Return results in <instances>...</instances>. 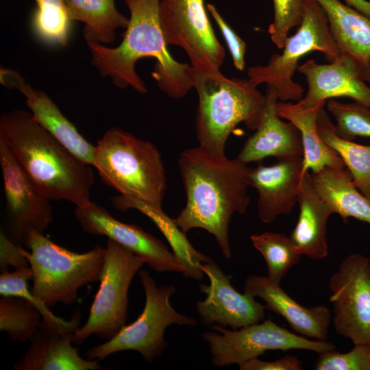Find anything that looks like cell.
<instances>
[{
	"instance_id": "6da1fadb",
	"label": "cell",
	"mask_w": 370,
	"mask_h": 370,
	"mask_svg": "<svg viewBox=\"0 0 370 370\" xmlns=\"http://www.w3.org/2000/svg\"><path fill=\"white\" fill-rule=\"evenodd\" d=\"M238 158L213 155L201 147L183 151L178 159L186 204L173 219L186 233L201 228L212 234L223 256H232L229 225L235 212L245 214L250 199V167Z\"/></svg>"
},
{
	"instance_id": "7a4b0ae2",
	"label": "cell",
	"mask_w": 370,
	"mask_h": 370,
	"mask_svg": "<svg viewBox=\"0 0 370 370\" xmlns=\"http://www.w3.org/2000/svg\"><path fill=\"white\" fill-rule=\"evenodd\" d=\"M160 2L125 0L130 17L121 43L116 47L97 42L87 45L91 64L101 76L110 77L116 87H131L145 93L147 88L135 66L140 59L153 58L156 63L151 76L158 86L169 97L180 99L193 88L188 76L190 65L176 61L167 49L160 22Z\"/></svg>"
},
{
	"instance_id": "3957f363",
	"label": "cell",
	"mask_w": 370,
	"mask_h": 370,
	"mask_svg": "<svg viewBox=\"0 0 370 370\" xmlns=\"http://www.w3.org/2000/svg\"><path fill=\"white\" fill-rule=\"evenodd\" d=\"M0 138L44 197L68 201L76 207L91 203L90 190L95 182L92 166L50 134L31 112L21 109L3 112Z\"/></svg>"
},
{
	"instance_id": "277c9868",
	"label": "cell",
	"mask_w": 370,
	"mask_h": 370,
	"mask_svg": "<svg viewBox=\"0 0 370 370\" xmlns=\"http://www.w3.org/2000/svg\"><path fill=\"white\" fill-rule=\"evenodd\" d=\"M198 95L195 128L199 146L215 156L225 155V143L237 125L256 130L266 97L249 79L228 78L219 69L188 68Z\"/></svg>"
},
{
	"instance_id": "5b68a950",
	"label": "cell",
	"mask_w": 370,
	"mask_h": 370,
	"mask_svg": "<svg viewBox=\"0 0 370 370\" xmlns=\"http://www.w3.org/2000/svg\"><path fill=\"white\" fill-rule=\"evenodd\" d=\"M93 166L101 180L120 195L162 208L166 173L160 151L152 143L110 128L95 145Z\"/></svg>"
},
{
	"instance_id": "8992f818",
	"label": "cell",
	"mask_w": 370,
	"mask_h": 370,
	"mask_svg": "<svg viewBox=\"0 0 370 370\" xmlns=\"http://www.w3.org/2000/svg\"><path fill=\"white\" fill-rule=\"evenodd\" d=\"M23 249L33 273L32 294L47 307L71 305L84 285L98 282L103 269L106 247L95 246L82 254L56 244L44 234L31 232Z\"/></svg>"
},
{
	"instance_id": "52a82bcc",
	"label": "cell",
	"mask_w": 370,
	"mask_h": 370,
	"mask_svg": "<svg viewBox=\"0 0 370 370\" xmlns=\"http://www.w3.org/2000/svg\"><path fill=\"white\" fill-rule=\"evenodd\" d=\"M304 1L303 21L297 32L287 38L282 53L273 54L266 65L247 69L248 79L254 85L265 84L275 90L280 101H296L303 98V86L293 80L301 58L312 51H320L332 62L342 55L323 8L316 0Z\"/></svg>"
},
{
	"instance_id": "ba28073f",
	"label": "cell",
	"mask_w": 370,
	"mask_h": 370,
	"mask_svg": "<svg viewBox=\"0 0 370 370\" xmlns=\"http://www.w3.org/2000/svg\"><path fill=\"white\" fill-rule=\"evenodd\" d=\"M138 276L145 294L143 312L135 321L124 325L111 339L84 352L86 359L103 360L116 352L134 350L145 361L151 362L168 347L164 334L169 325L197 324L196 319L179 313L171 305V295L176 291L174 285L158 286L146 270L140 269Z\"/></svg>"
},
{
	"instance_id": "9c48e42d",
	"label": "cell",
	"mask_w": 370,
	"mask_h": 370,
	"mask_svg": "<svg viewBox=\"0 0 370 370\" xmlns=\"http://www.w3.org/2000/svg\"><path fill=\"white\" fill-rule=\"evenodd\" d=\"M106 256L86 323L74 332L73 343L82 344L92 334L107 341L125 325L130 283L145 262L118 243L108 239Z\"/></svg>"
},
{
	"instance_id": "30bf717a",
	"label": "cell",
	"mask_w": 370,
	"mask_h": 370,
	"mask_svg": "<svg viewBox=\"0 0 370 370\" xmlns=\"http://www.w3.org/2000/svg\"><path fill=\"white\" fill-rule=\"evenodd\" d=\"M210 328L216 332H205L202 338L209 345L212 363L217 367L239 366L269 350L302 349L319 354L335 349L330 342L308 339L270 319L239 330H230L217 324Z\"/></svg>"
},
{
	"instance_id": "8fae6325",
	"label": "cell",
	"mask_w": 370,
	"mask_h": 370,
	"mask_svg": "<svg viewBox=\"0 0 370 370\" xmlns=\"http://www.w3.org/2000/svg\"><path fill=\"white\" fill-rule=\"evenodd\" d=\"M328 288L336 332L354 345L367 344L370 338V259L360 254L345 257L330 277Z\"/></svg>"
},
{
	"instance_id": "7c38bea8",
	"label": "cell",
	"mask_w": 370,
	"mask_h": 370,
	"mask_svg": "<svg viewBox=\"0 0 370 370\" xmlns=\"http://www.w3.org/2000/svg\"><path fill=\"white\" fill-rule=\"evenodd\" d=\"M159 16L166 44L182 48L192 66L216 70L223 64L225 50L214 32L204 0H162Z\"/></svg>"
},
{
	"instance_id": "4fadbf2b",
	"label": "cell",
	"mask_w": 370,
	"mask_h": 370,
	"mask_svg": "<svg viewBox=\"0 0 370 370\" xmlns=\"http://www.w3.org/2000/svg\"><path fill=\"white\" fill-rule=\"evenodd\" d=\"M0 165L5 199V231L19 246L29 234H44L53 221L50 200L41 195L10 149L0 138Z\"/></svg>"
},
{
	"instance_id": "5bb4252c",
	"label": "cell",
	"mask_w": 370,
	"mask_h": 370,
	"mask_svg": "<svg viewBox=\"0 0 370 370\" xmlns=\"http://www.w3.org/2000/svg\"><path fill=\"white\" fill-rule=\"evenodd\" d=\"M74 215L83 230L92 235L105 236L142 258L158 272L182 273L186 267L161 240L135 224L125 223L113 217L103 206L91 203L76 207Z\"/></svg>"
},
{
	"instance_id": "9a60e30c",
	"label": "cell",
	"mask_w": 370,
	"mask_h": 370,
	"mask_svg": "<svg viewBox=\"0 0 370 370\" xmlns=\"http://www.w3.org/2000/svg\"><path fill=\"white\" fill-rule=\"evenodd\" d=\"M200 268L210 280L208 286L199 285L206 297L196 304L198 316L204 325L210 327L216 323L237 330L264 319L265 305L257 302L253 296L237 291L217 263L210 259Z\"/></svg>"
},
{
	"instance_id": "2e32d148",
	"label": "cell",
	"mask_w": 370,
	"mask_h": 370,
	"mask_svg": "<svg viewBox=\"0 0 370 370\" xmlns=\"http://www.w3.org/2000/svg\"><path fill=\"white\" fill-rule=\"evenodd\" d=\"M81 314L76 311L71 320L58 324L42 318L30 339L25 356L14 363L15 370H97V360L84 359L72 346L73 336L79 328Z\"/></svg>"
},
{
	"instance_id": "e0dca14e",
	"label": "cell",
	"mask_w": 370,
	"mask_h": 370,
	"mask_svg": "<svg viewBox=\"0 0 370 370\" xmlns=\"http://www.w3.org/2000/svg\"><path fill=\"white\" fill-rule=\"evenodd\" d=\"M0 81L25 97L34 120L43 128L79 159L94 166L95 146L79 132L44 91L33 88L18 71L10 69L1 68Z\"/></svg>"
},
{
	"instance_id": "ac0fdd59",
	"label": "cell",
	"mask_w": 370,
	"mask_h": 370,
	"mask_svg": "<svg viewBox=\"0 0 370 370\" xmlns=\"http://www.w3.org/2000/svg\"><path fill=\"white\" fill-rule=\"evenodd\" d=\"M297 70L305 76L308 86L306 96L298 101L303 107L312 108L327 99L345 97L370 108V86L348 57L341 55L326 64L309 60Z\"/></svg>"
},
{
	"instance_id": "d6986e66",
	"label": "cell",
	"mask_w": 370,
	"mask_h": 370,
	"mask_svg": "<svg viewBox=\"0 0 370 370\" xmlns=\"http://www.w3.org/2000/svg\"><path fill=\"white\" fill-rule=\"evenodd\" d=\"M302 167L303 158H297L250 168L249 185L258 192V217L262 223H270L278 216L291 213L297 203Z\"/></svg>"
},
{
	"instance_id": "ffe728a7",
	"label": "cell",
	"mask_w": 370,
	"mask_h": 370,
	"mask_svg": "<svg viewBox=\"0 0 370 370\" xmlns=\"http://www.w3.org/2000/svg\"><path fill=\"white\" fill-rule=\"evenodd\" d=\"M243 289L244 293L261 298L265 302L267 309L282 317L298 334L326 341L332 320L330 310L326 306H301L280 284L273 283L265 276H248Z\"/></svg>"
},
{
	"instance_id": "44dd1931",
	"label": "cell",
	"mask_w": 370,
	"mask_h": 370,
	"mask_svg": "<svg viewBox=\"0 0 370 370\" xmlns=\"http://www.w3.org/2000/svg\"><path fill=\"white\" fill-rule=\"evenodd\" d=\"M264 111L260 125L245 142L238 158L247 164L275 156L280 160L303 158L299 130L291 122L283 121L277 114L278 96L267 87Z\"/></svg>"
},
{
	"instance_id": "7402d4cb",
	"label": "cell",
	"mask_w": 370,
	"mask_h": 370,
	"mask_svg": "<svg viewBox=\"0 0 370 370\" xmlns=\"http://www.w3.org/2000/svg\"><path fill=\"white\" fill-rule=\"evenodd\" d=\"M297 204L299 217L289 237L301 256L323 259L328 253L327 222L334 212L316 191L308 171L302 175Z\"/></svg>"
},
{
	"instance_id": "603a6c76",
	"label": "cell",
	"mask_w": 370,
	"mask_h": 370,
	"mask_svg": "<svg viewBox=\"0 0 370 370\" xmlns=\"http://www.w3.org/2000/svg\"><path fill=\"white\" fill-rule=\"evenodd\" d=\"M341 54L356 65L370 61V18L339 0H316Z\"/></svg>"
},
{
	"instance_id": "cb8c5ba5",
	"label": "cell",
	"mask_w": 370,
	"mask_h": 370,
	"mask_svg": "<svg viewBox=\"0 0 370 370\" xmlns=\"http://www.w3.org/2000/svg\"><path fill=\"white\" fill-rule=\"evenodd\" d=\"M310 176L316 191L334 214L345 222L352 217L370 225V199L355 186L346 167L325 166Z\"/></svg>"
},
{
	"instance_id": "d4e9b609",
	"label": "cell",
	"mask_w": 370,
	"mask_h": 370,
	"mask_svg": "<svg viewBox=\"0 0 370 370\" xmlns=\"http://www.w3.org/2000/svg\"><path fill=\"white\" fill-rule=\"evenodd\" d=\"M326 101L312 108L295 103L278 101L277 114L293 123L299 130L304 149L302 174L310 169L318 172L325 166L346 167L340 156L321 138L317 128V119Z\"/></svg>"
},
{
	"instance_id": "484cf974",
	"label": "cell",
	"mask_w": 370,
	"mask_h": 370,
	"mask_svg": "<svg viewBox=\"0 0 370 370\" xmlns=\"http://www.w3.org/2000/svg\"><path fill=\"white\" fill-rule=\"evenodd\" d=\"M112 205L124 211L136 209L146 215L160 230L168 241L173 252L183 262L186 271L183 275L200 280L205 274L200 265L211 258L196 250L184 233L175 224L173 219L169 217L162 208L157 207L138 199L119 195L111 198Z\"/></svg>"
},
{
	"instance_id": "4316f807",
	"label": "cell",
	"mask_w": 370,
	"mask_h": 370,
	"mask_svg": "<svg viewBox=\"0 0 370 370\" xmlns=\"http://www.w3.org/2000/svg\"><path fill=\"white\" fill-rule=\"evenodd\" d=\"M71 21L83 22L86 43L108 45L115 40L116 30L126 29L129 18L116 8L114 0H64Z\"/></svg>"
},
{
	"instance_id": "83f0119b",
	"label": "cell",
	"mask_w": 370,
	"mask_h": 370,
	"mask_svg": "<svg viewBox=\"0 0 370 370\" xmlns=\"http://www.w3.org/2000/svg\"><path fill=\"white\" fill-rule=\"evenodd\" d=\"M317 128L321 140L343 160L355 186L370 199V145L339 137L324 107L318 114Z\"/></svg>"
},
{
	"instance_id": "f1b7e54d",
	"label": "cell",
	"mask_w": 370,
	"mask_h": 370,
	"mask_svg": "<svg viewBox=\"0 0 370 370\" xmlns=\"http://www.w3.org/2000/svg\"><path fill=\"white\" fill-rule=\"evenodd\" d=\"M253 246L262 255L267 267V278L280 284L288 270L301 259V254L284 234L266 232L250 236Z\"/></svg>"
},
{
	"instance_id": "f546056e",
	"label": "cell",
	"mask_w": 370,
	"mask_h": 370,
	"mask_svg": "<svg viewBox=\"0 0 370 370\" xmlns=\"http://www.w3.org/2000/svg\"><path fill=\"white\" fill-rule=\"evenodd\" d=\"M38 309L29 301L16 296L1 295L0 299V330L11 340L30 341L42 320Z\"/></svg>"
},
{
	"instance_id": "4dcf8cb0",
	"label": "cell",
	"mask_w": 370,
	"mask_h": 370,
	"mask_svg": "<svg viewBox=\"0 0 370 370\" xmlns=\"http://www.w3.org/2000/svg\"><path fill=\"white\" fill-rule=\"evenodd\" d=\"M33 26L43 40L63 47L68 44L70 18L64 0H34Z\"/></svg>"
},
{
	"instance_id": "1f68e13d",
	"label": "cell",
	"mask_w": 370,
	"mask_h": 370,
	"mask_svg": "<svg viewBox=\"0 0 370 370\" xmlns=\"http://www.w3.org/2000/svg\"><path fill=\"white\" fill-rule=\"evenodd\" d=\"M327 108L336 119L335 132L339 137L348 140L370 137V108L356 101L346 103L330 99Z\"/></svg>"
},
{
	"instance_id": "d6a6232c",
	"label": "cell",
	"mask_w": 370,
	"mask_h": 370,
	"mask_svg": "<svg viewBox=\"0 0 370 370\" xmlns=\"http://www.w3.org/2000/svg\"><path fill=\"white\" fill-rule=\"evenodd\" d=\"M33 273L30 267L15 269L14 272H3L0 275V294L5 296L23 297L32 302L40 311L44 320L63 324L67 321L58 317L41 300L35 297L28 289V280H32Z\"/></svg>"
},
{
	"instance_id": "836d02e7",
	"label": "cell",
	"mask_w": 370,
	"mask_h": 370,
	"mask_svg": "<svg viewBox=\"0 0 370 370\" xmlns=\"http://www.w3.org/2000/svg\"><path fill=\"white\" fill-rule=\"evenodd\" d=\"M273 21L268 28L272 42L283 49L289 31L300 25L305 13L304 0H273Z\"/></svg>"
},
{
	"instance_id": "e575fe53",
	"label": "cell",
	"mask_w": 370,
	"mask_h": 370,
	"mask_svg": "<svg viewBox=\"0 0 370 370\" xmlns=\"http://www.w3.org/2000/svg\"><path fill=\"white\" fill-rule=\"evenodd\" d=\"M316 370H370V352L367 344L354 345L345 353L334 349L319 353Z\"/></svg>"
},
{
	"instance_id": "d590c367",
	"label": "cell",
	"mask_w": 370,
	"mask_h": 370,
	"mask_svg": "<svg viewBox=\"0 0 370 370\" xmlns=\"http://www.w3.org/2000/svg\"><path fill=\"white\" fill-rule=\"evenodd\" d=\"M206 8L225 38L235 68L243 71L245 64L246 42L227 24L214 5L208 3Z\"/></svg>"
},
{
	"instance_id": "8d00e7d4",
	"label": "cell",
	"mask_w": 370,
	"mask_h": 370,
	"mask_svg": "<svg viewBox=\"0 0 370 370\" xmlns=\"http://www.w3.org/2000/svg\"><path fill=\"white\" fill-rule=\"evenodd\" d=\"M23 247L19 246L7 235L4 230L0 232V270L8 271V267L15 269L29 267V262L23 253Z\"/></svg>"
},
{
	"instance_id": "74e56055",
	"label": "cell",
	"mask_w": 370,
	"mask_h": 370,
	"mask_svg": "<svg viewBox=\"0 0 370 370\" xmlns=\"http://www.w3.org/2000/svg\"><path fill=\"white\" fill-rule=\"evenodd\" d=\"M241 370H301L299 360L293 355H286L273 361H263L258 357L251 358L239 365Z\"/></svg>"
},
{
	"instance_id": "f35d334b",
	"label": "cell",
	"mask_w": 370,
	"mask_h": 370,
	"mask_svg": "<svg viewBox=\"0 0 370 370\" xmlns=\"http://www.w3.org/2000/svg\"><path fill=\"white\" fill-rule=\"evenodd\" d=\"M347 5L370 18V0H344Z\"/></svg>"
},
{
	"instance_id": "ab89813d",
	"label": "cell",
	"mask_w": 370,
	"mask_h": 370,
	"mask_svg": "<svg viewBox=\"0 0 370 370\" xmlns=\"http://www.w3.org/2000/svg\"><path fill=\"white\" fill-rule=\"evenodd\" d=\"M358 68L362 79L370 86V61L358 65Z\"/></svg>"
},
{
	"instance_id": "60d3db41",
	"label": "cell",
	"mask_w": 370,
	"mask_h": 370,
	"mask_svg": "<svg viewBox=\"0 0 370 370\" xmlns=\"http://www.w3.org/2000/svg\"><path fill=\"white\" fill-rule=\"evenodd\" d=\"M368 345V347H369V352H370V338H369V341H368L367 344Z\"/></svg>"
}]
</instances>
